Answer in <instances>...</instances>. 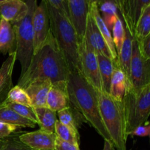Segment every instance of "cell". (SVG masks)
<instances>
[{"mask_svg":"<svg viewBox=\"0 0 150 150\" xmlns=\"http://www.w3.org/2000/svg\"><path fill=\"white\" fill-rule=\"evenodd\" d=\"M70 70L51 32L38 52L32 57L29 67L21 75L18 84L25 89L38 80H49L54 86L67 84Z\"/></svg>","mask_w":150,"mask_h":150,"instance_id":"obj_1","label":"cell"},{"mask_svg":"<svg viewBox=\"0 0 150 150\" xmlns=\"http://www.w3.org/2000/svg\"><path fill=\"white\" fill-rule=\"evenodd\" d=\"M67 89L70 105L83 116L85 121L103 138L105 142L113 146L110 135L101 117L98 91L79 71L70 72Z\"/></svg>","mask_w":150,"mask_h":150,"instance_id":"obj_2","label":"cell"},{"mask_svg":"<svg viewBox=\"0 0 150 150\" xmlns=\"http://www.w3.org/2000/svg\"><path fill=\"white\" fill-rule=\"evenodd\" d=\"M51 32L65 60L70 72L81 73L79 40L67 16L47 3Z\"/></svg>","mask_w":150,"mask_h":150,"instance_id":"obj_3","label":"cell"},{"mask_svg":"<svg viewBox=\"0 0 150 150\" xmlns=\"http://www.w3.org/2000/svg\"><path fill=\"white\" fill-rule=\"evenodd\" d=\"M100 111L114 150H127V133L124 103L113 98L108 93L98 92Z\"/></svg>","mask_w":150,"mask_h":150,"instance_id":"obj_4","label":"cell"},{"mask_svg":"<svg viewBox=\"0 0 150 150\" xmlns=\"http://www.w3.org/2000/svg\"><path fill=\"white\" fill-rule=\"evenodd\" d=\"M127 135L147 122L150 116V83L139 88H127L123 99Z\"/></svg>","mask_w":150,"mask_h":150,"instance_id":"obj_5","label":"cell"},{"mask_svg":"<svg viewBox=\"0 0 150 150\" xmlns=\"http://www.w3.org/2000/svg\"><path fill=\"white\" fill-rule=\"evenodd\" d=\"M29 10L26 16L18 21L11 23L16 38V60L21 67L23 75L29 67L34 54V31L32 16L37 7V0H26Z\"/></svg>","mask_w":150,"mask_h":150,"instance_id":"obj_6","label":"cell"},{"mask_svg":"<svg viewBox=\"0 0 150 150\" xmlns=\"http://www.w3.org/2000/svg\"><path fill=\"white\" fill-rule=\"evenodd\" d=\"M79 60L81 73L86 81L98 92H104L97 54L88 44L85 38L79 42Z\"/></svg>","mask_w":150,"mask_h":150,"instance_id":"obj_7","label":"cell"},{"mask_svg":"<svg viewBox=\"0 0 150 150\" xmlns=\"http://www.w3.org/2000/svg\"><path fill=\"white\" fill-rule=\"evenodd\" d=\"M149 83L150 59H146L141 54L137 41L133 38V52L130 63V87L139 89Z\"/></svg>","mask_w":150,"mask_h":150,"instance_id":"obj_8","label":"cell"},{"mask_svg":"<svg viewBox=\"0 0 150 150\" xmlns=\"http://www.w3.org/2000/svg\"><path fill=\"white\" fill-rule=\"evenodd\" d=\"M32 27L34 31L35 54L45 42L51 32L49 14L46 1L45 0H42L40 5H37L35 8L32 16Z\"/></svg>","mask_w":150,"mask_h":150,"instance_id":"obj_9","label":"cell"},{"mask_svg":"<svg viewBox=\"0 0 150 150\" xmlns=\"http://www.w3.org/2000/svg\"><path fill=\"white\" fill-rule=\"evenodd\" d=\"M69 18L77 33L79 42L84 38L86 21L89 15L88 0H67Z\"/></svg>","mask_w":150,"mask_h":150,"instance_id":"obj_10","label":"cell"},{"mask_svg":"<svg viewBox=\"0 0 150 150\" xmlns=\"http://www.w3.org/2000/svg\"><path fill=\"white\" fill-rule=\"evenodd\" d=\"M20 142L34 150H55V133L38 130L18 136Z\"/></svg>","mask_w":150,"mask_h":150,"instance_id":"obj_11","label":"cell"},{"mask_svg":"<svg viewBox=\"0 0 150 150\" xmlns=\"http://www.w3.org/2000/svg\"><path fill=\"white\" fill-rule=\"evenodd\" d=\"M84 38L96 54H103L112 59L108 45L104 40V38H103L93 18L89 13L88 15L87 21H86Z\"/></svg>","mask_w":150,"mask_h":150,"instance_id":"obj_12","label":"cell"},{"mask_svg":"<svg viewBox=\"0 0 150 150\" xmlns=\"http://www.w3.org/2000/svg\"><path fill=\"white\" fill-rule=\"evenodd\" d=\"M149 4L150 0H127L125 4L121 13L122 17L125 24V27L133 37L142 10Z\"/></svg>","mask_w":150,"mask_h":150,"instance_id":"obj_13","label":"cell"},{"mask_svg":"<svg viewBox=\"0 0 150 150\" xmlns=\"http://www.w3.org/2000/svg\"><path fill=\"white\" fill-rule=\"evenodd\" d=\"M29 7L21 0H4L0 1V18L13 23L23 18L27 13Z\"/></svg>","mask_w":150,"mask_h":150,"instance_id":"obj_14","label":"cell"},{"mask_svg":"<svg viewBox=\"0 0 150 150\" xmlns=\"http://www.w3.org/2000/svg\"><path fill=\"white\" fill-rule=\"evenodd\" d=\"M16 62V52L9 54L0 67V105L4 103L13 87V72Z\"/></svg>","mask_w":150,"mask_h":150,"instance_id":"obj_15","label":"cell"},{"mask_svg":"<svg viewBox=\"0 0 150 150\" xmlns=\"http://www.w3.org/2000/svg\"><path fill=\"white\" fill-rule=\"evenodd\" d=\"M52 83L49 80H38L29 83L25 91L32 102L33 108L46 106L47 96Z\"/></svg>","mask_w":150,"mask_h":150,"instance_id":"obj_16","label":"cell"},{"mask_svg":"<svg viewBox=\"0 0 150 150\" xmlns=\"http://www.w3.org/2000/svg\"><path fill=\"white\" fill-rule=\"evenodd\" d=\"M67 85L51 86L47 96L46 107L56 112H59L70 106Z\"/></svg>","mask_w":150,"mask_h":150,"instance_id":"obj_17","label":"cell"},{"mask_svg":"<svg viewBox=\"0 0 150 150\" xmlns=\"http://www.w3.org/2000/svg\"><path fill=\"white\" fill-rule=\"evenodd\" d=\"M133 37L125 29V36L124 42H123L121 50L119 52V54H117V59H116V63L118 65V67L125 74L126 77L128 80L129 85H130V63H131L132 52H133Z\"/></svg>","mask_w":150,"mask_h":150,"instance_id":"obj_18","label":"cell"},{"mask_svg":"<svg viewBox=\"0 0 150 150\" xmlns=\"http://www.w3.org/2000/svg\"><path fill=\"white\" fill-rule=\"evenodd\" d=\"M89 13H90L91 16L93 18L98 29L100 32L103 38H104V40L106 42L108 49H109L110 52H111L112 59L114 61V60L117 59V51H116L114 41H113L112 34H111V31L108 29V28L107 27L103 19L102 16H101L97 2H93L89 4Z\"/></svg>","mask_w":150,"mask_h":150,"instance_id":"obj_19","label":"cell"},{"mask_svg":"<svg viewBox=\"0 0 150 150\" xmlns=\"http://www.w3.org/2000/svg\"><path fill=\"white\" fill-rule=\"evenodd\" d=\"M114 67L110 85L109 95L119 101H122L127 88L130 86L124 72L118 67L114 60Z\"/></svg>","mask_w":150,"mask_h":150,"instance_id":"obj_20","label":"cell"},{"mask_svg":"<svg viewBox=\"0 0 150 150\" xmlns=\"http://www.w3.org/2000/svg\"><path fill=\"white\" fill-rule=\"evenodd\" d=\"M16 51V38L13 25L0 18V53L4 55Z\"/></svg>","mask_w":150,"mask_h":150,"instance_id":"obj_21","label":"cell"},{"mask_svg":"<svg viewBox=\"0 0 150 150\" xmlns=\"http://www.w3.org/2000/svg\"><path fill=\"white\" fill-rule=\"evenodd\" d=\"M34 111L38 119V124L40 127V129L55 133V125L57 121V112L46 106L34 108Z\"/></svg>","mask_w":150,"mask_h":150,"instance_id":"obj_22","label":"cell"},{"mask_svg":"<svg viewBox=\"0 0 150 150\" xmlns=\"http://www.w3.org/2000/svg\"><path fill=\"white\" fill-rule=\"evenodd\" d=\"M0 122L13 125L18 127H33L36 124L33 122L21 117L5 103L0 105Z\"/></svg>","mask_w":150,"mask_h":150,"instance_id":"obj_23","label":"cell"},{"mask_svg":"<svg viewBox=\"0 0 150 150\" xmlns=\"http://www.w3.org/2000/svg\"><path fill=\"white\" fill-rule=\"evenodd\" d=\"M97 58L103 90L106 93H109L111 80L114 71V61L109 57L100 54H97Z\"/></svg>","mask_w":150,"mask_h":150,"instance_id":"obj_24","label":"cell"},{"mask_svg":"<svg viewBox=\"0 0 150 150\" xmlns=\"http://www.w3.org/2000/svg\"><path fill=\"white\" fill-rule=\"evenodd\" d=\"M59 117V121L71 129L76 133H79V126L80 125V120L84 118L83 116L74 108L70 105L67 108L57 112Z\"/></svg>","mask_w":150,"mask_h":150,"instance_id":"obj_25","label":"cell"},{"mask_svg":"<svg viewBox=\"0 0 150 150\" xmlns=\"http://www.w3.org/2000/svg\"><path fill=\"white\" fill-rule=\"evenodd\" d=\"M150 33V4L142 10L139 18L136 23L133 38L140 41Z\"/></svg>","mask_w":150,"mask_h":150,"instance_id":"obj_26","label":"cell"},{"mask_svg":"<svg viewBox=\"0 0 150 150\" xmlns=\"http://www.w3.org/2000/svg\"><path fill=\"white\" fill-rule=\"evenodd\" d=\"M55 134L57 138L64 142H69L73 144L79 145L80 136L79 133H76L67 126L62 124L57 120L55 125Z\"/></svg>","mask_w":150,"mask_h":150,"instance_id":"obj_27","label":"cell"},{"mask_svg":"<svg viewBox=\"0 0 150 150\" xmlns=\"http://www.w3.org/2000/svg\"><path fill=\"white\" fill-rule=\"evenodd\" d=\"M5 102L14 103L21 105L32 106V102L24 89L18 85L13 86L9 91Z\"/></svg>","mask_w":150,"mask_h":150,"instance_id":"obj_28","label":"cell"},{"mask_svg":"<svg viewBox=\"0 0 150 150\" xmlns=\"http://www.w3.org/2000/svg\"><path fill=\"white\" fill-rule=\"evenodd\" d=\"M111 30H112L113 41L115 45L116 51L118 54L122 46L125 36V27L120 17L117 19Z\"/></svg>","mask_w":150,"mask_h":150,"instance_id":"obj_29","label":"cell"},{"mask_svg":"<svg viewBox=\"0 0 150 150\" xmlns=\"http://www.w3.org/2000/svg\"><path fill=\"white\" fill-rule=\"evenodd\" d=\"M4 103H5L7 106L12 108L13 111H16L21 117L33 122L35 124H38V119H37L36 114H35L34 108L32 106H27V105H21V104L9 102H4Z\"/></svg>","mask_w":150,"mask_h":150,"instance_id":"obj_30","label":"cell"},{"mask_svg":"<svg viewBox=\"0 0 150 150\" xmlns=\"http://www.w3.org/2000/svg\"><path fill=\"white\" fill-rule=\"evenodd\" d=\"M7 143L3 150H34L31 149L27 145L20 142L19 139L14 138H6Z\"/></svg>","mask_w":150,"mask_h":150,"instance_id":"obj_31","label":"cell"},{"mask_svg":"<svg viewBox=\"0 0 150 150\" xmlns=\"http://www.w3.org/2000/svg\"><path fill=\"white\" fill-rule=\"evenodd\" d=\"M137 42L141 54L146 59H150V33Z\"/></svg>","mask_w":150,"mask_h":150,"instance_id":"obj_32","label":"cell"},{"mask_svg":"<svg viewBox=\"0 0 150 150\" xmlns=\"http://www.w3.org/2000/svg\"><path fill=\"white\" fill-rule=\"evenodd\" d=\"M19 127L13 125L0 122V139L10 137L12 133H15Z\"/></svg>","mask_w":150,"mask_h":150,"instance_id":"obj_33","label":"cell"},{"mask_svg":"<svg viewBox=\"0 0 150 150\" xmlns=\"http://www.w3.org/2000/svg\"><path fill=\"white\" fill-rule=\"evenodd\" d=\"M101 15H118V8L111 2H104L98 6Z\"/></svg>","mask_w":150,"mask_h":150,"instance_id":"obj_34","label":"cell"},{"mask_svg":"<svg viewBox=\"0 0 150 150\" xmlns=\"http://www.w3.org/2000/svg\"><path fill=\"white\" fill-rule=\"evenodd\" d=\"M55 150H80L79 145L73 144L64 142L57 137L55 144Z\"/></svg>","mask_w":150,"mask_h":150,"instance_id":"obj_35","label":"cell"},{"mask_svg":"<svg viewBox=\"0 0 150 150\" xmlns=\"http://www.w3.org/2000/svg\"><path fill=\"white\" fill-rule=\"evenodd\" d=\"M47 3L51 4L56 9L59 10L60 12L63 13L69 17L68 7H67V3L65 2L64 0H45Z\"/></svg>","mask_w":150,"mask_h":150,"instance_id":"obj_36","label":"cell"},{"mask_svg":"<svg viewBox=\"0 0 150 150\" xmlns=\"http://www.w3.org/2000/svg\"><path fill=\"white\" fill-rule=\"evenodd\" d=\"M130 135L132 136H140V137H146V136H150V124L147 122L146 125H142L136 127Z\"/></svg>","mask_w":150,"mask_h":150,"instance_id":"obj_37","label":"cell"},{"mask_svg":"<svg viewBox=\"0 0 150 150\" xmlns=\"http://www.w3.org/2000/svg\"><path fill=\"white\" fill-rule=\"evenodd\" d=\"M123 1H124V0H97V4L99 6L104 2H111L117 6L119 12L121 13L122 10Z\"/></svg>","mask_w":150,"mask_h":150,"instance_id":"obj_38","label":"cell"},{"mask_svg":"<svg viewBox=\"0 0 150 150\" xmlns=\"http://www.w3.org/2000/svg\"><path fill=\"white\" fill-rule=\"evenodd\" d=\"M7 143V139H0V150L4 149Z\"/></svg>","mask_w":150,"mask_h":150,"instance_id":"obj_39","label":"cell"},{"mask_svg":"<svg viewBox=\"0 0 150 150\" xmlns=\"http://www.w3.org/2000/svg\"><path fill=\"white\" fill-rule=\"evenodd\" d=\"M88 1H89V4H92V3H93V2H97V0H88Z\"/></svg>","mask_w":150,"mask_h":150,"instance_id":"obj_40","label":"cell"},{"mask_svg":"<svg viewBox=\"0 0 150 150\" xmlns=\"http://www.w3.org/2000/svg\"><path fill=\"white\" fill-rule=\"evenodd\" d=\"M127 0H124V4H123V7H122V10H123V8H124V6H125V3H126V1H127ZM122 12H121V13H122ZM121 13H120V14H121Z\"/></svg>","mask_w":150,"mask_h":150,"instance_id":"obj_41","label":"cell"},{"mask_svg":"<svg viewBox=\"0 0 150 150\" xmlns=\"http://www.w3.org/2000/svg\"><path fill=\"white\" fill-rule=\"evenodd\" d=\"M64 1H65V2H67V0H64Z\"/></svg>","mask_w":150,"mask_h":150,"instance_id":"obj_42","label":"cell"},{"mask_svg":"<svg viewBox=\"0 0 150 150\" xmlns=\"http://www.w3.org/2000/svg\"><path fill=\"white\" fill-rule=\"evenodd\" d=\"M4 1V0H0V1Z\"/></svg>","mask_w":150,"mask_h":150,"instance_id":"obj_43","label":"cell"},{"mask_svg":"<svg viewBox=\"0 0 150 150\" xmlns=\"http://www.w3.org/2000/svg\"><path fill=\"white\" fill-rule=\"evenodd\" d=\"M21 1H26V0H21Z\"/></svg>","mask_w":150,"mask_h":150,"instance_id":"obj_44","label":"cell"},{"mask_svg":"<svg viewBox=\"0 0 150 150\" xmlns=\"http://www.w3.org/2000/svg\"><path fill=\"white\" fill-rule=\"evenodd\" d=\"M112 150H114V149H112Z\"/></svg>","mask_w":150,"mask_h":150,"instance_id":"obj_45","label":"cell"},{"mask_svg":"<svg viewBox=\"0 0 150 150\" xmlns=\"http://www.w3.org/2000/svg\"><path fill=\"white\" fill-rule=\"evenodd\" d=\"M123 4H124V2H123Z\"/></svg>","mask_w":150,"mask_h":150,"instance_id":"obj_46","label":"cell"},{"mask_svg":"<svg viewBox=\"0 0 150 150\" xmlns=\"http://www.w3.org/2000/svg\"><path fill=\"white\" fill-rule=\"evenodd\" d=\"M123 2H124V1H123Z\"/></svg>","mask_w":150,"mask_h":150,"instance_id":"obj_47","label":"cell"},{"mask_svg":"<svg viewBox=\"0 0 150 150\" xmlns=\"http://www.w3.org/2000/svg\"><path fill=\"white\" fill-rule=\"evenodd\" d=\"M149 137H150V136H149Z\"/></svg>","mask_w":150,"mask_h":150,"instance_id":"obj_48","label":"cell"}]
</instances>
